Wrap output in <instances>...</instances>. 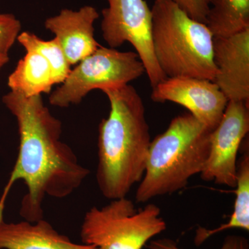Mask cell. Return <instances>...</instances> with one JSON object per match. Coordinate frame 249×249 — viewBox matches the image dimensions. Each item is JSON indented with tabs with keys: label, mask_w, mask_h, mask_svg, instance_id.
<instances>
[{
	"label": "cell",
	"mask_w": 249,
	"mask_h": 249,
	"mask_svg": "<svg viewBox=\"0 0 249 249\" xmlns=\"http://www.w3.org/2000/svg\"><path fill=\"white\" fill-rule=\"evenodd\" d=\"M102 11L101 31L109 47L116 49L125 42L133 46L145 67L152 89L164 80L152 42V12L145 0H107Z\"/></svg>",
	"instance_id": "7"
},
{
	"label": "cell",
	"mask_w": 249,
	"mask_h": 249,
	"mask_svg": "<svg viewBox=\"0 0 249 249\" xmlns=\"http://www.w3.org/2000/svg\"><path fill=\"white\" fill-rule=\"evenodd\" d=\"M184 11L192 19L206 24L210 0H170Z\"/></svg>",
	"instance_id": "19"
},
{
	"label": "cell",
	"mask_w": 249,
	"mask_h": 249,
	"mask_svg": "<svg viewBox=\"0 0 249 249\" xmlns=\"http://www.w3.org/2000/svg\"><path fill=\"white\" fill-rule=\"evenodd\" d=\"M7 84L11 91L29 97L50 93L55 83L49 62L40 54L27 52L10 74Z\"/></svg>",
	"instance_id": "13"
},
{
	"label": "cell",
	"mask_w": 249,
	"mask_h": 249,
	"mask_svg": "<svg viewBox=\"0 0 249 249\" xmlns=\"http://www.w3.org/2000/svg\"><path fill=\"white\" fill-rule=\"evenodd\" d=\"M235 200L233 211L229 222L213 229L199 227L196 230L194 242L200 246L216 234L231 229L249 231V149L237 163Z\"/></svg>",
	"instance_id": "14"
},
{
	"label": "cell",
	"mask_w": 249,
	"mask_h": 249,
	"mask_svg": "<svg viewBox=\"0 0 249 249\" xmlns=\"http://www.w3.org/2000/svg\"><path fill=\"white\" fill-rule=\"evenodd\" d=\"M97 10L85 6L78 11L62 9L57 16L47 18L45 28L53 33L70 66L76 65L100 47L94 37Z\"/></svg>",
	"instance_id": "11"
},
{
	"label": "cell",
	"mask_w": 249,
	"mask_h": 249,
	"mask_svg": "<svg viewBox=\"0 0 249 249\" xmlns=\"http://www.w3.org/2000/svg\"><path fill=\"white\" fill-rule=\"evenodd\" d=\"M151 98L157 103L170 101L183 106L212 131L229 102L213 81L193 77L165 78L152 89Z\"/></svg>",
	"instance_id": "9"
},
{
	"label": "cell",
	"mask_w": 249,
	"mask_h": 249,
	"mask_svg": "<svg viewBox=\"0 0 249 249\" xmlns=\"http://www.w3.org/2000/svg\"><path fill=\"white\" fill-rule=\"evenodd\" d=\"M211 132L191 113L174 118L150 142L136 201L145 203L181 191L190 178L200 175L209 157Z\"/></svg>",
	"instance_id": "3"
},
{
	"label": "cell",
	"mask_w": 249,
	"mask_h": 249,
	"mask_svg": "<svg viewBox=\"0 0 249 249\" xmlns=\"http://www.w3.org/2000/svg\"><path fill=\"white\" fill-rule=\"evenodd\" d=\"M21 23L13 14H0V53L9 52L20 34Z\"/></svg>",
	"instance_id": "17"
},
{
	"label": "cell",
	"mask_w": 249,
	"mask_h": 249,
	"mask_svg": "<svg viewBox=\"0 0 249 249\" xmlns=\"http://www.w3.org/2000/svg\"><path fill=\"white\" fill-rule=\"evenodd\" d=\"M2 101L17 121L19 144L17 160L0 198V217H4L10 190L22 180L27 192L19 214L24 220L36 222L44 219L46 196L57 199L70 196L90 172L62 142L61 121L51 113L42 95L28 97L11 91Z\"/></svg>",
	"instance_id": "1"
},
{
	"label": "cell",
	"mask_w": 249,
	"mask_h": 249,
	"mask_svg": "<svg viewBox=\"0 0 249 249\" xmlns=\"http://www.w3.org/2000/svg\"><path fill=\"white\" fill-rule=\"evenodd\" d=\"M249 132V104L229 101L220 122L211 132L209 157L200 173L201 179L235 188L237 153Z\"/></svg>",
	"instance_id": "8"
},
{
	"label": "cell",
	"mask_w": 249,
	"mask_h": 249,
	"mask_svg": "<svg viewBox=\"0 0 249 249\" xmlns=\"http://www.w3.org/2000/svg\"><path fill=\"white\" fill-rule=\"evenodd\" d=\"M0 249H98L77 244L44 219L36 222H5L0 218Z\"/></svg>",
	"instance_id": "12"
},
{
	"label": "cell",
	"mask_w": 249,
	"mask_h": 249,
	"mask_svg": "<svg viewBox=\"0 0 249 249\" xmlns=\"http://www.w3.org/2000/svg\"><path fill=\"white\" fill-rule=\"evenodd\" d=\"M17 40L26 52L40 54L49 62L55 84H62L65 81L71 71V66L55 37L53 40H44L32 33L24 31L19 34Z\"/></svg>",
	"instance_id": "16"
},
{
	"label": "cell",
	"mask_w": 249,
	"mask_h": 249,
	"mask_svg": "<svg viewBox=\"0 0 249 249\" xmlns=\"http://www.w3.org/2000/svg\"><path fill=\"white\" fill-rule=\"evenodd\" d=\"M145 73L136 52H123L100 45L78 62L62 85L51 93L49 103L55 107H68L81 102L93 90L128 85Z\"/></svg>",
	"instance_id": "6"
},
{
	"label": "cell",
	"mask_w": 249,
	"mask_h": 249,
	"mask_svg": "<svg viewBox=\"0 0 249 249\" xmlns=\"http://www.w3.org/2000/svg\"><path fill=\"white\" fill-rule=\"evenodd\" d=\"M110 111L98 128L96 182L108 199L125 197L145 173L150 128L143 101L130 85L101 90Z\"/></svg>",
	"instance_id": "2"
},
{
	"label": "cell",
	"mask_w": 249,
	"mask_h": 249,
	"mask_svg": "<svg viewBox=\"0 0 249 249\" xmlns=\"http://www.w3.org/2000/svg\"><path fill=\"white\" fill-rule=\"evenodd\" d=\"M148 249H182L175 240L170 238H160L150 241ZM219 249H249L248 239L241 235H228Z\"/></svg>",
	"instance_id": "18"
},
{
	"label": "cell",
	"mask_w": 249,
	"mask_h": 249,
	"mask_svg": "<svg viewBox=\"0 0 249 249\" xmlns=\"http://www.w3.org/2000/svg\"><path fill=\"white\" fill-rule=\"evenodd\" d=\"M206 26L214 37H226L249 28V0H210Z\"/></svg>",
	"instance_id": "15"
},
{
	"label": "cell",
	"mask_w": 249,
	"mask_h": 249,
	"mask_svg": "<svg viewBox=\"0 0 249 249\" xmlns=\"http://www.w3.org/2000/svg\"><path fill=\"white\" fill-rule=\"evenodd\" d=\"M152 42L156 60L167 78L193 77L213 81V38L170 0H155L151 9Z\"/></svg>",
	"instance_id": "4"
},
{
	"label": "cell",
	"mask_w": 249,
	"mask_h": 249,
	"mask_svg": "<svg viewBox=\"0 0 249 249\" xmlns=\"http://www.w3.org/2000/svg\"><path fill=\"white\" fill-rule=\"evenodd\" d=\"M213 82L229 101L249 103V28L226 37H214Z\"/></svg>",
	"instance_id": "10"
},
{
	"label": "cell",
	"mask_w": 249,
	"mask_h": 249,
	"mask_svg": "<svg viewBox=\"0 0 249 249\" xmlns=\"http://www.w3.org/2000/svg\"><path fill=\"white\" fill-rule=\"evenodd\" d=\"M166 228L157 205L137 209L125 196L91 208L85 214L80 237L83 244L98 249H142Z\"/></svg>",
	"instance_id": "5"
},
{
	"label": "cell",
	"mask_w": 249,
	"mask_h": 249,
	"mask_svg": "<svg viewBox=\"0 0 249 249\" xmlns=\"http://www.w3.org/2000/svg\"><path fill=\"white\" fill-rule=\"evenodd\" d=\"M9 61V55L0 53V71L2 70L4 65H6Z\"/></svg>",
	"instance_id": "20"
}]
</instances>
